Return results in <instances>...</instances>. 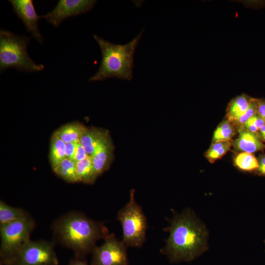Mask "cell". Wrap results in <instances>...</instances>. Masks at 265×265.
<instances>
[{
	"mask_svg": "<svg viewBox=\"0 0 265 265\" xmlns=\"http://www.w3.org/2000/svg\"><path fill=\"white\" fill-rule=\"evenodd\" d=\"M35 227V221L29 213L18 220L0 225V257L2 265L12 259L30 240V235Z\"/></svg>",
	"mask_w": 265,
	"mask_h": 265,
	"instance_id": "6",
	"label": "cell"
},
{
	"mask_svg": "<svg viewBox=\"0 0 265 265\" xmlns=\"http://www.w3.org/2000/svg\"><path fill=\"white\" fill-rule=\"evenodd\" d=\"M258 135L262 141H265V124L259 130Z\"/></svg>",
	"mask_w": 265,
	"mask_h": 265,
	"instance_id": "30",
	"label": "cell"
},
{
	"mask_svg": "<svg viewBox=\"0 0 265 265\" xmlns=\"http://www.w3.org/2000/svg\"><path fill=\"white\" fill-rule=\"evenodd\" d=\"M235 165L240 170L252 171L257 170L259 167L258 159L251 154L241 152L234 159Z\"/></svg>",
	"mask_w": 265,
	"mask_h": 265,
	"instance_id": "22",
	"label": "cell"
},
{
	"mask_svg": "<svg viewBox=\"0 0 265 265\" xmlns=\"http://www.w3.org/2000/svg\"><path fill=\"white\" fill-rule=\"evenodd\" d=\"M232 145L233 142L231 141L212 143L207 151L205 156L211 163H213L225 155L230 150Z\"/></svg>",
	"mask_w": 265,
	"mask_h": 265,
	"instance_id": "21",
	"label": "cell"
},
{
	"mask_svg": "<svg viewBox=\"0 0 265 265\" xmlns=\"http://www.w3.org/2000/svg\"><path fill=\"white\" fill-rule=\"evenodd\" d=\"M238 135L233 142L235 149L242 152L252 153L265 150V144L258 134L245 129L243 127L238 128Z\"/></svg>",
	"mask_w": 265,
	"mask_h": 265,
	"instance_id": "12",
	"label": "cell"
},
{
	"mask_svg": "<svg viewBox=\"0 0 265 265\" xmlns=\"http://www.w3.org/2000/svg\"><path fill=\"white\" fill-rule=\"evenodd\" d=\"M259 167L257 169L260 175L265 176V155H260L259 158Z\"/></svg>",
	"mask_w": 265,
	"mask_h": 265,
	"instance_id": "28",
	"label": "cell"
},
{
	"mask_svg": "<svg viewBox=\"0 0 265 265\" xmlns=\"http://www.w3.org/2000/svg\"><path fill=\"white\" fill-rule=\"evenodd\" d=\"M114 149L112 140L109 137L91 157L96 180L109 168L113 159Z\"/></svg>",
	"mask_w": 265,
	"mask_h": 265,
	"instance_id": "11",
	"label": "cell"
},
{
	"mask_svg": "<svg viewBox=\"0 0 265 265\" xmlns=\"http://www.w3.org/2000/svg\"><path fill=\"white\" fill-rule=\"evenodd\" d=\"M235 125L228 120L223 121L215 130L213 137L212 143L230 141L236 134Z\"/></svg>",
	"mask_w": 265,
	"mask_h": 265,
	"instance_id": "20",
	"label": "cell"
},
{
	"mask_svg": "<svg viewBox=\"0 0 265 265\" xmlns=\"http://www.w3.org/2000/svg\"><path fill=\"white\" fill-rule=\"evenodd\" d=\"M30 38L19 36L11 32L0 31V70L10 68L20 71L38 72L44 69L43 64L35 63L27 53Z\"/></svg>",
	"mask_w": 265,
	"mask_h": 265,
	"instance_id": "4",
	"label": "cell"
},
{
	"mask_svg": "<svg viewBox=\"0 0 265 265\" xmlns=\"http://www.w3.org/2000/svg\"><path fill=\"white\" fill-rule=\"evenodd\" d=\"M88 156L85 148L80 143V140L76 142V151L75 154V161H80Z\"/></svg>",
	"mask_w": 265,
	"mask_h": 265,
	"instance_id": "25",
	"label": "cell"
},
{
	"mask_svg": "<svg viewBox=\"0 0 265 265\" xmlns=\"http://www.w3.org/2000/svg\"><path fill=\"white\" fill-rule=\"evenodd\" d=\"M257 114L265 120V101L256 100Z\"/></svg>",
	"mask_w": 265,
	"mask_h": 265,
	"instance_id": "27",
	"label": "cell"
},
{
	"mask_svg": "<svg viewBox=\"0 0 265 265\" xmlns=\"http://www.w3.org/2000/svg\"><path fill=\"white\" fill-rule=\"evenodd\" d=\"M104 242L92 252L91 265H128L127 246L113 234H109Z\"/></svg>",
	"mask_w": 265,
	"mask_h": 265,
	"instance_id": "8",
	"label": "cell"
},
{
	"mask_svg": "<svg viewBox=\"0 0 265 265\" xmlns=\"http://www.w3.org/2000/svg\"><path fill=\"white\" fill-rule=\"evenodd\" d=\"M58 264L53 242L30 240L4 265H58Z\"/></svg>",
	"mask_w": 265,
	"mask_h": 265,
	"instance_id": "7",
	"label": "cell"
},
{
	"mask_svg": "<svg viewBox=\"0 0 265 265\" xmlns=\"http://www.w3.org/2000/svg\"><path fill=\"white\" fill-rule=\"evenodd\" d=\"M9 2L12 6L15 13L23 21L26 30L33 37L40 43H42L43 39L38 27L39 20L41 16L37 15L32 0H10Z\"/></svg>",
	"mask_w": 265,
	"mask_h": 265,
	"instance_id": "10",
	"label": "cell"
},
{
	"mask_svg": "<svg viewBox=\"0 0 265 265\" xmlns=\"http://www.w3.org/2000/svg\"><path fill=\"white\" fill-rule=\"evenodd\" d=\"M144 29L130 42L115 44L94 35L102 53V60L97 72L89 81H101L116 78L131 80L132 79L134 54Z\"/></svg>",
	"mask_w": 265,
	"mask_h": 265,
	"instance_id": "3",
	"label": "cell"
},
{
	"mask_svg": "<svg viewBox=\"0 0 265 265\" xmlns=\"http://www.w3.org/2000/svg\"><path fill=\"white\" fill-rule=\"evenodd\" d=\"M265 124V120L256 114L250 118L242 127L248 131L258 134Z\"/></svg>",
	"mask_w": 265,
	"mask_h": 265,
	"instance_id": "24",
	"label": "cell"
},
{
	"mask_svg": "<svg viewBox=\"0 0 265 265\" xmlns=\"http://www.w3.org/2000/svg\"><path fill=\"white\" fill-rule=\"evenodd\" d=\"M50 144L49 159L51 166L53 169L66 158V143L54 132L51 137Z\"/></svg>",
	"mask_w": 265,
	"mask_h": 265,
	"instance_id": "16",
	"label": "cell"
},
{
	"mask_svg": "<svg viewBox=\"0 0 265 265\" xmlns=\"http://www.w3.org/2000/svg\"><path fill=\"white\" fill-rule=\"evenodd\" d=\"M130 191L129 201L118 212L117 219L122 229V241L127 247H140L146 240L148 222L142 208Z\"/></svg>",
	"mask_w": 265,
	"mask_h": 265,
	"instance_id": "5",
	"label": "cell"
},
{
	"mask_svg": "<svg viewBox=\"0 0 265 265\" xmlns=\"http://www.w3.org/2000/svg\"><path fill=\"white\" fill-rule=\"evenodd\" d=\"M76 174L78 182L92 184L96 179L91 157L76 162Z\"/></svg>",
	"mask_w": 265,
	"mask_h": 265,
	"instance_id": "19",
	"label": "cell"
},
{
	"mask_svg": "<svg viewBox=\"0 0 265 265\" xmlns=\"http://www.w3.org/2000/svg\"><path fill=\"white\" fill-rule=\"evenodd\" d=\"M76 142L68 143H66V158L69 159L73 160H75Z\"/></svg>",
	"mask_w": 265,
	"mask_h": 265,
	"instance_id": "26",
	"label": "cell"
},
{
	"mask_svg": "<svg viewBox=\"0 0 265 265\" xmlns=\"http://www.w3.org/2000/svg\"><path fill=\"white\" fill-rule=\"evenodd\" d=\"M168 231L169 236L161 252L171 262L191 261L207 248V231L188 210L173 217Z\"/></svg>",
	"mask_w": 265,
	"mask_h": 265,
	"instance_id": "2",
	"label": "cell"
},
{
	"mask_svg": "<svg viewBox=\"0 0 265 265\" xmlns=\"http://www.w3.org/2000/svg\"><path fill=\"white\" fill-rule=\"evenodd\" d=\"M87 127L79 122H73L62 126L55 132L66 143L78 141L85 132Z\"/></svg>",
	"mask_w": 265,
	"mask_h": 265,
	"instance_id": "14",
	"label": "cell"
},
{
	"mask_svg": "<svg viewBox=\"0 0 265 265\" xmlns=\"http://www.w3.org/2000/svg\"><path fill=\"white\" fill-rule=\"evenodd\" d=\"M56 239L80 258L92 253L96 243L105 239L109 231L104 223L92 219L84 213L69 212L55 220L52 226Z\"/></svg>",
	"mask_w": 265,
	"mask_h": 265,
	"instance_id": "1",
	"label": "cell"
},
{
	"mask_svg": "<svg viewBox=\"0 0 265 265\" xmlns=\"http://www.w3.org/2000/svg\"><path fill=\"white\" fill-rule=\"evenodd\" d=\"M28 213L21 208L14 207L0 201V225L7 224L26 216Z\"/></svg>",
	"mask_w": 265,
	"mask_h": 265,
	"instance_id": "17",
	"label": "cell"
},
{
	"mask_svg": "<svg viewBox=\"0 0 265 265\" xmlns=\"http://www.w3.org/2000/svg\"><path fill=\"white\" fill-rule=\"evenodd\" d=\"M96 1L94 0H60L53 10L41 17L57 26L69 17L90 11Z\"/></svg>",
	"mask_w": 265,
	"mask_h": 265,
	"instance_id": "9",
	"label": "cell"
},
{
	"mask_svg": "<svg viewBox=\"0 0 265 265\" xmlns=\"http://www.w3.org/2000/svg\"><path fill=\"white\" fill-rule=\"evenodd\" d=\"M257 114L256 99H252L251 104L247 110L233 124L238 127H243L244 124L252 116Z\"/></svg>",
	"mask_w": 265,
	"mask_h": 265,
	"instance_id": "23",
	"label": "cell"
},
{
	"mask_svg": "<svg viewBox=\"0 0 265 265\" xmlns=\"http://www.w3.org/2000/svg\"><path fill=\"white\" fill-rule=\"evenodd\" d=\"M110 136L107 130L92 127L87 128L80 141L85 148L88 156L91 157L96 150Z\"/></svg>",
	"mask_w": 265,
	"mask_h": 265,
	"instance_id": "13",
	"label": "cell"
},
{
	"mask_svg": "<svg viewBox=\"0 0 265 265\" xmlns=\"http://www.w3.org/2000/svg\"><path fill=\"white\" fill-rule=\"evenodd\" d=\"M68 265H88L86 261L83 258H80L75 257L72 258L69 263Z\"/></svg>",
	"mask_w": 265,
	"mask_h": 265,
	"instance_id": "29",
	"label": "cell"
},
{
	"mask_svg": "<svg viewBox=\"0 0 265 265\" xmlns=\"http://www.w3.org/2000/svg\"><path fill=\"white\" fill-rule=\"evenodd\" d=\"M252 100V98L243 94L232 100L227 107V119L233 123L247 110Z\"/></svg>",
	"mask_w": 265,
	"mask_h": 265,
	"instance_id": "15",
	"label": "cell"
},
{
	"mask_svg": "<svg viewBox=\"0 0 265 265\" xmlns=\"http://www.w3.org/2000/svg\"><path fill=\"white\" fill-rule=\"evenodd\" d=\"M53 170L58 176L68 183L78 182L75 160L65 158Z\"/></svg>",
	"mask_w": 265,
	"mask_h": 265,
	"instance_id": "18",
	"label": "cell"
}]
</instances>
